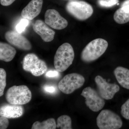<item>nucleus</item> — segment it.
<instances>
[{
    "mask_svg": "<svg viewBox=\"0 0 129 129\" xmlns=\"http://www.w3.org/2000/svg\"><path fill=\"white\" fill-rule=\"evenodd\" d=\"M75 53L72 46L65 43L60 46L56 52L54 58V65L56 70L63 72L73 63Z\"/></svg>",
    "mask_w": 129,
    "mask_h": 129,
    "instance_id": "nucleus-1",
    "label": "nucleus"
},
{
    "mask_svg": "<svg viewBox=\"0 0 129 129\" xmlns=\"http://www.w3.org/2000/svg\"><path fill=\"white\" fill-rule=\"evenodd\" d=\"M106 40L101 38L96 39L90 42L81 52V60L85 62L94 61L101 56L108 47Z\"/></svg>",
    "mask_w": 129,
    "mask_h": 129,
    "instance_id": "nucleus-2",
    "label": "nucleus"
},
{
    "mask_svg": "<svg viewBox=\"0 0 129 129\" xmlns=\"http://www.w3.org/2000/svg\"><path fill=\"white\" fill-rule=\"evenodd\" d=\"M31 91L26 85H14L7 90L6 98L10 104L22 105L29 102L32 99Z\"/></svg>",
    "mask_w": 129,
    "mask_h": 129,
    "instance_id": "nucleus-3",
    "label": "nucleus"
},
{
    "mask_svg": "<svg viewBox=\"0 0 129 129\" xmlns=\"http://www.w3.org/2000/svg\"><path fill=\"white\" fill-rule=\"evenodd\" d=\"M96 124L100 129H118L122 127L123 122L117 114L111 110L104 109L97 116Z\"/></svg>",
    "mask_w": 129,
    "mask_h": 129,
    "instance_id": "nucleus-4",
    "label": "nucleus"
},
{
    "mask_svg": "<svg viewBox=\"0 0 129 129\" xmlns=\"http://www.w3.org/2000/svg\"><path fill=\"white\" fill-rule=\"evenodd\" d=\"M67 11L75 18L81 21L86 20L92 15V7L83 1H72L67 3Z\"/></svg>",
    "mask_w": 129,
    "mask_h": 129,
    "instance_id": "nucleus-5",
    "label": "nucleus"
},
{
    "mask_svg": "<svg viewBox=\"0 0 129 129\" xmlns=\"http://www.w3.org/2000/svg\"><path fill=\"white\" fill-rule=\"evenodd\" d=\"M22 67L24 71L30 72L35 76H41L47 70L46 62L33 53H28L24 56Z\"/></svg>",
    "mask_w": 129,
    "mask_h": 129,
    "instance_id": "nucleus-6",
    "label": "nucleus"
},
{
    "mask_svg": "<svg viewBox=\"0 0 129 129\" xmlns=\"http://www.w3.org/2000/svg\"><path fill=\"white\" fill-rule=\"evenodd\" d=\"M85 82L84 76L80 74L73 73L64 76L58 83V87L63 93L69 94L82 87Z\"/></svg>",
    "mask_w": 129,
    "mask_h": 129,
    "instance_id": "nucleus-7",
    "label": "nucleus"
},
{
    "mask_svg": "<svg viewBox=\"0 0 129 129\" xmlns=\"http://www.w3.org/2000/svg\"><path fill=\"white\" fill-rule=\"evenodd\" d=\"M81 95L85 98L86 105L93 112H98L105 106L104 99L98 91L91 87L84 88Z\"/></svg>",
    "mask_w": 129,
    "mask_h": 129,
    "instance_id": "nucleus-8",
    "label": "nucleus"
},
{
    "mask_svg": "<svg viewBox=\"0 0 129 129\" xmlns=\"http://www.w3.org/2000/svg\"><path fill=\"white\" fill-rule=\"evenodd\" d=\"M95 81L97 87L98 92L105 100L112 99L115 94L120 90L119 86L118 85L108 83L100 75L96 76Z\"/></svg>",
    "mask_w": 129,
    "mask_h": 129,
    "instance_id": "nucleus-9",
    "label": "nucleus"
},
{
    "mask_svg": "<svg viewBox=\"0 0 129 129\" xmlns=\"http://www.w3.org/2000/svg\"><path fill=\"white\" fill-rule=\"evenodd\" d=\"M45 22L51 27L57 30L63 29L68 25V21L53 9L47 10L45 13Z\"/></svg>",
    "mask_w": 129,
    "mask_h": 129,
    "instance_id": "nucleus-10",
    "label": "nucleus"
},
{
    "mask_svg": "<svg viewBox=\"0 0 129 129\" xmlns=\"http://www.w3.org/2000/svg\"><path fill=\"white\" fill-rule=\"evenodd\" d=\"M5 38L9 44L19 49L28 51L32 48V45L28 40L20 33L13 30L6 32Z\"/></svg>",
    "mask_w": 129,
    "mask_h": 129,
    "instance_id": "nucleus-11",
    "label": "nucleus"
},
{
    "mask_svg": "<svg viewBox=\"0 0 129 129\" xmlns=\"http://www.w3.org/2000/svg\"><path fill=\"white\" fill-rule=\"evenodd\" d=\"M48 26L45 22L41 20H36L33 26L34 31L45 42L52 41L55 34V31Z\"/></svg>",
    "mask_w": 129,
    "mask_h": 129,
    "instance_id": "nucleus-12",
    "label": "nucleus"
},
{
    "mask_svg": "<svg viewBox=\"0 0 129 129\" xmlns=\"http://www.w3.org/2000/svg\"><path fill=\"white\" fill-rule=\"evenodd\" d=\"M43 3V0H32L23 9L21 12L22 17L32 20L40 13Z\"/></svg>",
    "mask_w": 129,
    "mask_h": 129,
    "instance_id": "nucleus-13",
    "label": "nucleus"
},
{
    "mask_svg": "<svg viewBox=\"0 0 129 129\" xmlns=\"http://www.w3.org/2000/svg\"><path fill=\"white\" fill-rule=\"evenodd\" d=\"M24 110L22 105L5 104L1 106L0 115L8 118H16L22 116Z\"/></svg>",
    "mask_w": 129,
    "mask_h": 129,
    "instance_id": "nucleus-14",
    "label": "nucleus"
},
{
    "mask_svg": "<svg viewBox=\"0 0 129 129\" xmlns=\"http://www.w3.org/2000/svg\"><path fill=\"white\" fill-rule=\"evenodd\" d=\"M114 74L119 84L123 88L129 90V70L117 67L114 71Z\"/></svg>",
    "mask_w": 129,
    "mask_h": 129,
    "instance_id": "nucleus-15",
    "label": "nucleus"
},
{
    "mask_svg": "<svg viewBox=\"0 0 129 129\" xmlns=\"http://www.w3.org/2000/svg\"><path fill=\"white\" fill-rule=\"evenodd\" d=\"M16 49L11 46L4 42H0V60L8 62L14 58L16 55Z\"/></svg>",
    "mask_w": 129,
    "mask_h": 129,
    "instance_id": "nucleus-16",
    "label": "nucleus"
},
{
    "mask_svg": "<svg viewBox=\"0 0 129 129\" xmlns=\"http://www.w3.org/2000/svg\"><path fill=\"white\" fill-rule=\"evenodd\" d=\"M114 19L116 22L120 24L129 22V5L118 9L114 15Z\"/></svg>",
    "mask_w": 129,
    "mask_h": 129,
    "instance_id": "nucleus-17",
    "label": "nucleus"
},
{
    "mask_svg": "<svg viewBox=\"0 0 129 129\" xmlns=\"http://www.w3.org/2000/svg\"><path fill=\"white\" fill-rule=\"evenodd\" d=\"M57 127L55 120L53 118L40 122L39 121L35 122L33 125L32 129H55Z\"/></svg>",
    "mask_w": 129,
    "mask_h": 129,
    "instance_id": "nucleus-18",
    "label": "nucleus"
},
{
    "mask_svg": "<svg viewBox=\"0 0 129 129\" xmlns=\"http://www.w3.org/2000/svg\"><path fill=\"white\" fill-rule=\"evenodd\" d=\"M57 127L62 129H72V119L68 115H62L57 120Z\"/></svg>",
    "mask_w": 129,
    "mask_h": 129,
    "instance_id": "nucleus-19",
    "label": "nucleus"
},
{
    "mask_svg": "<svg viewBox=\"0 0 129 129\" xmlns=\"http://www.w3.org/2000/svg\"><path fill=\"white\" fill-rule=\"evenodd\" d=\"M6 73L5 69H0V96L4 94V91L6 86Z\"/></svg>",
    "mask_w": 129,
    "mask_h": 129,
    "instance_id": "nucleus-20",
    "label": "nucleus"
},
{
    "mask_svg": "<svg viewBox=\"0 0 129 129\" xmlns=\"http://www.w3.org/2000/svg\"><path fill=\"white\" fill-rule=\"evenodd\" d=\"M29 23V21L28 19L24 18L22 19L16 25V31L18 33L21 34L24 31L25 28L28 25Z\"/></svg>",
    "mask_w": 129,
    "mask_h": 129,
    "instance_id": "nucleus-21",
    "label": "nucleus"
},
{
    "mask_svg": "<svg viewBox=\"0 0 129 129\" xmlns=\"http://www.w3.org/2000/svg\"><path fill=\"white\" fill-rule=\"evenodd\" d=\"M120 113L123 117L129 120V99L121 106Z\"/></svg>",
    "mask_w": 129,
    "mask_h": 129,
    "instance_id": "nucleus-22",
    "label": "nucleus"
},
{
    "mask_svg": "<svg viewBox=\"0 0 129 129\" xmlns=\"http://www.w3.org/2000/svg\"><path fill=\"white\" fill-rule=\"evenodd\" d=\"M118 0H99L98 3L103 7H111L117 4Z\"/></svg>",
    "mask_w": 129,
    "mask_h": 129,
    "instance_id": "nucleus-23",
    "label": "nucleus"
},
{
    "mask_svg": "<svg viewBox=\"0 0 129 129\" xmlns=\"http://www.w3.org/2000/svg\"><path fill=\"white\" fill-rule=\"evenodd\" d=\"M44 91L48 94H55L57 91V87L55 86L50 85H46L44 86Z\"/></svg>",
    "mask_w": 129,
    "mask_h": 129,
    "instance_id": "nucleus-24",
    "label": "nucleus"
},
{
    "mask_svg": "<svg viewBox=\"0 0 129 129\" xmlns=\"http://www.w3.org/2000/svg\"><path fill=\"white\" fill-rule=\"evenodd\" d=\"M9 122L8 118L1 116L0 117V129H6L8 127Z\"/></svg>",
    "mask_w": 129,
    "mask_h": 129,
    "instance_id": "nucleus-25",
    "label": "nucleus"
},
{
    "mask_svg": "<svg viewBox=\"0 0 129 129\" xmlns=\"http://www.w3.org/2000/svg\"><path fill=\"white\" fill-rule=\"evenodd\" d=\"M59 74V72L57 70H49L46 72L45 76L47 78H57Z\"/></svg>",
    "mask_w": 129,
    "mask_h": 129,
    "instance_id": "nucleus-26",
    "label": "nucleus"
},
{
    "mask_svg": "<svg viewBox=\"0 0 129 129\" xmlns=\"http://www.w3.org/2000/svg\"><path fill=\"white\" fill-rule=\"evenodd\" d=\"M16 0H1V5L5 6H7L11 5Z\"/></svg>",
    "mask_w": 129,
    "mask_h": 129,
    "instance_id": "nucleus-27",
    "label": "nucleus"
},
{
    "mask_svg": "<svg viewBox=\"0 0 129 129\" xmlns=\"http://www.w3.org/2000/svg\"><path fill=\"white\" fill-rule=\"evenodd\" d=\"M129 5V0H126L122 4V7L124 6Z\"/></svg>",
    "mask_w": 129,
    "mask_h": 129,
    "instance_id": "nucleus-28",
    "label": "nucleus"
}]
</instances>
